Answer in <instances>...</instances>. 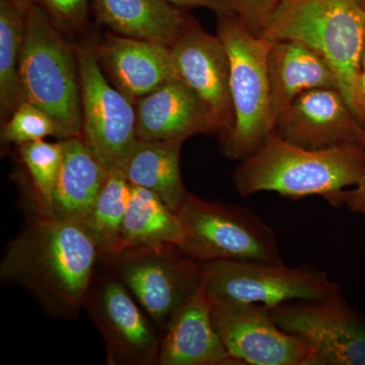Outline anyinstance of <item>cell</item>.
Here are the masks:
<instances>
[{
  "instance_id": "cell-1",
  "label": "cell",
  "mask_w": 365,
  "mask_h": 365,
  "mask_svg": "<svg viewBox=\"0 0 365 365\" xmlns=\"http://www.w3.org/2000/svg\"><path fill=\"white\" fill-rule=\"evenodd\" d=\"M100 259L97 245L81 223L31 212L20 234L7 245L0 276L28 290L46 313L76 318L83 309Z\"/></svg>"
},
{
  "instance_id": "cell-2",
  "label": "cell",
  "mask_w": 365,
  "mask_h": 365,
  "mask_svg": "<svg viewBox=\"0 0 365 365\" xmlns=\"http://www.w3.org/2000/svg\"><path fill=\"white\" fill-rule=\"evenodd\" d=\"M364 167V146L307 150L273 131L260 150L242 160L234 182L242 196L262 191L294 199L319 195L334 207H342L345 189L359 182Z\"/></svg>"
},
{
  "instance_id": "cell-3",
  "label": "cell",
  "mask_w": 365,
  "mask_h": 365,
  "mask_svg": "<svg viewBox=\"0 0 365 365\" xmlns=\"http://www.w3.org/2000/svg\"><path fill=\"white\" fill-rule=\"evenodd\" d=\"M364 34L365 11L356 0H280L259 37L269 42L297 41L321 55L357 117Z\"/></svg>"
},
{
  "instance_id": "cell-4",
  "label": "cell",
  "mask_w": 365,
  "mask_h": 365,
  "mask_svg": "<svg viewBox=\"0 0 365 365\" xmlns=\"http://www.w3.org/2000/svg\"><path fill=\"white\" fill-rule=\"evenodd\" d=\"M45 11L32 4L25 14L21 55L23 100L48 115L58 140L83 137L78 52Z\"/></svg>"
},
{
  "instance_id": "cell-5",
  "label": "cell",
  "mask_w": 365,
  "mask_h": 365,
  "mask_svg": "<svg viewBox=\"0 0 365 365\" xmlns=\"http://www.w3.org/2000/svg\"><path fill=\"white\" fill-rule=\"evenodd\" d=\"M217 36L230 57L235 125L222 141L225 157L245 160L263 148L275 129L268 76L271 42L254 35L230 11L217 16Z\"/></svg>"
},
{
  "instance_id": "cell-6",
  "label": "cell",
  "mask_w": 365,
  "mask_h": 365,
  "mask_svg": "<svg viewBox=\"0 0 365 365\" xmlns=\"http://www.w3.org/2000/svg\"><path fill=\"white\" fill-rule=\"evenodd\" d=\"M177 215L179 247L197 261L282 262L275 232L249 209L188 193Z\"/></svg>"
},
{
  "instance_id": "cell-7",
  "label": "cell",
  "mask_w": 365,
  "mask_h": 365,
  "mask_svg": "<svg viewBox=\"0 0 365 365\" xmlns=\"http://www.w3.org/2000/svg\"><path fill=\"white\" fill-rule=\"evenodd\" d=\"M101 260L123 282L162 335L202 283L200 262L177 245L135 247Z\"/></svg>"
},
{
  "instance_id": "cell-8",
  "label": "cell",
  "mask_w": 365,
  "mask_h": 365,
  "mask_svg": "<svg viewBox=\"0 0 365 365\" xmlns=\"http://www.w3.org/2000/svg\"><path fill=\"white\" fill-rule=\"evenodd\" d=\"M211 302H250L274 307L295 300L328 299L340 294L328 273L309 266L220 260L200 262Z\"/></svg>"
},
{
  "instance_id": "cell-9",
  "label": "cell",
  "mask_w": 365,
  "mask_h": 365,
  "mask_svg": "<svg viewBox=\"0 0 365 365\" xmlns=\"http://www.w3.org/2000/svg\"><path fill=\"white\" fill-rule=\"evenodd\" d=\"M101 272L98 266L83 309L104 338L108 364L158 365L160 329L111 269Z\"/></svg>"
},
{
  "instance_id": "cell-10",
  "label": "cell",
  "mask_w": 365,
  "mask_h": 365,
  "mask_svg": "<svg viewBox=\"0 0 365 365\" xmlns=\"http://www.w3.org/2000/svg\"><path fill=\"white\" fill-rule=\"evenodd\" d=\"M83 138L107 170H123L137 139L135 103L112 85L95 46L78 50Z\"/></svg>"
},
{
  "instance_id": "cell-11",
  "label": "cell",
  "mask_w": 365,
  "mask_h": 365,
  "mask_svg": "<svg viewBox=\"0 0 365 365\" xmlns=\"http://www.w3.org/2000/svg\"><path fill=\"white\" fill-rule=\"evenodd\" d=\"M268 309L282 330L311 348L309 365H365V325L340 294Z\"/></svg>"
},
{
  "instance_id": "cell-12",
  "label": "cell",
  "mask_w": 365,
  "mask_h": 365,
  "mask_svg": "<svg viewBox=\"0 0 365 365\" xmlns=\"http://www.w3.org/2000/svg\"><path fill=\"white\" fill-rule=\"evenodd\" d=\"M211 314L225 349L239 365H309L311 348L282 330L267 306L211 302Z\"/></svg>"
},
{
  "instance_id": "cell-13",
  "label": "cell",
  "mask_w": 365,
  "mask_h": 365,
  "mask_svg": "<svg viewBox=\"0 0 365 365\" xmlns=\"http://www.w3.org/2000/svg\"><path fill=\"white\" fill-rule=\"evenodd\" d=\"M170 50L178 78L196 91L212 113L222 143L235 125L230 57L225 45L217 35L206 33L191 16Z\"/></svg>"
},
{
  "instance_id": "cell-14",
  "label": "cell",
  "mask_w": 365,
  "mask_h": 365,
  "mask_svg": "<svg viewBox=\"0 0 365 365\" xmlns=\"http://www.w3.org/2000/svg\"><path fill=\"white\" fill-rule=\"evenodd\" d=\"M274 131L307 150L365 148V127L337 88L304 91L276 120Z\"/></svg>"
},
{
  "instance_id": "cell-15",
  "label": "cell",
  "mask_w": 365,
  "mask_h": 365,
  "mask_svg": "<svg viewBox=\"0 0 365 365\" xmlns=\"http://www.w3.org/2000/svg\"><path fill=\"white\" fill-rule=\"evenodd\" d=\"M135 109L138 139L184 143L201 134L220 136L215 118L202 98L179 78L138 98Z\"/></svg>"
},
{
  "instance_id": "cell-16",
  "label": "cell",
  "mask_w": 365,
  "mask_h": 365,
  "mask_svg": "<svg viewBox=\"0 0 365 365\" xmlns=\"http://www.w3.org/2000/svg\"><path fill=\"white\" fill-rule=\"evenodd\" d=\"M98 62L113 86L136 102L178 78L168 46L108 34L96 46Z\"/></svg>"
},
{
  "instance_id": "cell-17",
  "label": "cell",
  "mask_w": 365,
  "mask_h": 365,
  "mask_svg": "<svg viewBox=\"0 0 365 365\" xmlns=\"http://www.w3.org/2000/svg\"><path fill=\"white\" fill-rule=\"evenodd\" d=\"M158 365H239L216 331L203 283L163 331Z\"/></svg>"
},
{
  "instance_id": "cell-18",
  "label": "cell",
  "mask_w": 365,
  "mask_h": 365,
  "mask_svg": "<svg viewBox=\"0 0 365 365\" xmlns=\"http://www.w3.org/2000/svg\"><path fill=\"white\" fill-rule=\"evenodd\" d=\"M98 23L132 39L173 47L188 25L186 9L168 0H91Z\"/></svg>"
},
{
  "instance_id": "cell-19",
  "label": "cell",
  "mask_w": 365,
  "mask_h": 365,
  "mask_svg": "<svg viewBox=\"0 0 365 365\" xmlns=\"http://www.w3.org/2000/svg\"><path fill=\"white\" fill-rule=\"evenodd\" d=\"M60 141L63 158L47 215L81 223L97 200L109 170L83 137Z\"/></svg>"
},
{
  "instance_id": "cell-20",
  "label": "cell",
  "mask_w": 365,
  "mask_h": 365,
  "mask_svg": "<svg viewBox=\"0 0 365 365\" xmlns=\"http://www.w3.org/2000/svg\"><path fill=\"white\" fill-rule=\"evenodd\" d=\"M268 76L275 121L304 91L316 88L339 90L338 79L326 60L297 41L271 42Z\"/></svg>"
},
{
  "instance_id": "cell-21",
  "label": "cell",
  "mask_w": 365,
  "mask_h": 365,
  "mask_svg": "<svg viewBox=\"0 0 365 365\" xmlns=\"http://www.w3.org/2000/svg\"><path fill=\"white\" fill-rule=\"evenodd\" d=\"M182 145L178 141L137 139L122 170L129 184L157 194L176 213L188 194L180 172Z\"/></svg>"
},
{
  "instance_id": "cell-22",
  "label": "cell",
  "mask_w": 365,
  "mask_h": 365,
  "mask_svg": "<svg viewBox=\"0 0 365 365\" xmlns=\"http://www.w3.org/2000/svg\"><path fill=\"white\" fill-rule=\"evenodd\" d=\"M182 237L181 222L177 213L168 207L157 194L131 185L128 208L111 257L135 247L163 244L179 246Z\"/></svg>"
},
{
  "instance_id": "cell-23",
  "label": "cell",
  "mask_w": 365,
  "mask_h": 365,
  "mask_svg": "<svg viewBox=\"0 0 365 365\" xmlns=\"http://www.w3.org/2000/svg\"><path fill=\"white\" fill-rule=\"evenodd\" d=\"M131 185L121 170H110L97 200L81 222L97 245L101 259L114 254L130 198Z\"/></svg>"
},
{
  "instance_id": "cell-24",
  "label": "cell",
  "mask_w": 365,
  "mask_h": 365,
  "mask_svg": "<svg viewBox=\"0 0 365 365\" xmlns=\"http://www.w3.org/2000/svg\"><path fill=\"white\" fill-rule=\"evenodd\" d=\"M25 14L0 0V116L4 124L23 102L20 66Z\"/></svg>"
},
{
  "instance_id": "cell-25",
  "label": "cell",
  "mask_w": 365,
  "mask_h": 365,
  "mask_svg": "<svg viewBox=\"0 0 365 365\" xmlns=\"http://www.w3.org/2000/svg\"><path fill=\"white\" fill-rule=\"evenodd\" d=\"M19 153L29 174V206L30 211L47 215L55 185L63 158L61 141L38 140L18 146Z\"/></svg>"
},
{
  "instance_id": "cell-26",
  "label": "cell",
  "mask_w": 365,
  "mask_h": 365,
  "mask_svg": "<svg viewBox=\"0 0 365 365\" xmlns=\"http://www.w3.org/2000/svg\"><path fill=\"white\" fill-rule=\"evenodd\" d=\"M56 135V126L51 118L26 101H23L9 120L2 124L1 140L4 143L20 146Z\"/></svg>"
},
{
  "instance_id": "cell-27",
  "label": "cell",
  "mask_w": 365,
  "mask_h": 365,
  "mask_svg": "<svg viewBox=\"0 0 365 365\" xmlns=\"http://www.w3.org/2000/svg\"><path fill=\"white\" fill-rule=\"evenodd\" d=\"M62 33L83 30L88 21L91 0H32Z\"/></svg>"
},
{
  "instance_id": "cell-28",
  "label": "cell",
  "mask_w": 365,
  "mask_h": 365,
  "mask_svg": "<svg viewBox=\"0 0 365 365\" xmlns=\"http://www.w3.org/2000/svg\"><path fill=\"white\" fill-rule=\"evenodd\" d=\"M280 0H230L232 11L250 32L260 36Z\"/></svg>"
},
{
  "instance_id": "cell-29",
  "label": "cell",
  "mask_w": 365,
  "mask_h": 365,
  "mask_svg": "<svg viewBox=\"0 0 365 365\" xmlns=\"http://www.w3.org/2000/svg\"><path fill=\"white\" fill-rule=\"evenodd\" d=\"M168 1L186 11L190 9H197V7L210 9L216 16H222L232 11L230 0H168Z\"/></svg>"
},
{
  "instance_id": "cell-30",
  "label": "cell",
  "mask_w": 365,
  "mask_h": 365,
  "mask_svg": "<svg viewBox=\"0 0 365 365\" xmlns=\"http://www.w3.org/2000/svg\"><path fill=\"white\" fill-rule=\"evenodd\" d=\"M345 205L352 212L365 215V167L355 189L346 192Z\"/></svg>"
},
{
  "instance_id": "cell-31",
  "label": "cell",
  "mask_w": 365,
  "mask_h": 365,
  "mask_svg": "<svg viewBox=\"0 0 365 365\" xmlns=\"http://www.w3.org/2000/svg\"><path fill=\"white\" fill-rule=\"evenodd\" d=\"M9 1L23 14H26L33 4L32 0H9Z\"/></svg>"
},
{
  "instance_id": "cell-32",
  "label": "cell",
  "mask_w": 365,
  "mask_h": 365,
  "mask_svg": "<svg viewBox=\"0 0 365 365\" xmlns=\"http://www.w3.org/2000/svg\"><path fill=\"white\" fill-rule=\"evenodd\" d=\"M365 66V34L364 40V48H362L361 66Z\"/></svg>"
},
{
  "instance_id": "cell-33",
  "label": "cell",
  "mask_w": 365,
  "mask_h": 365,
  "mask_svg": "<svg viewBox=\"0 0 365 365\" xmlns=\"http://www.w3.org/2000/svg\"><path fill=\"white\" fill-rule=\"evenodd\" d=\"M356 1L359 2V6L365 11V0H356Z\"/></svg>"
}]
</instances>
